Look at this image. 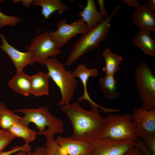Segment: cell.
<instances>
[{
	"label": "cell",
	"instance_id": "obj_1",
	"mask_svg": "<svg viewBox=\"0 0 155 155\" xmlns=\"http://www.w3.org/2000/svg\"><path fill=\"white\" fill-rule=\"evenodd\" d=\"M87 111L82 108L79 102L60 106V109L70 120L72 126V138L91 143L100 137L107 125L106 118L99 113L98 107L92 106Z\"/></svg>",
	"mask_w": 155,
	"mask_h": 155
},
{
	"label": "cell",
	"instance_id": "obj_2",
	"mask_svg": "<svg viewBox=\"0 0 155 155\" xmlns=\"http://www.w3.org/2000/svg\"><path fill=\"white\" fill-rule=\"evenodd\" d=\"M119 9L117 6L108 16L82 36L75 43L66 62L72 65L80 57L97 48L108 36L110 31V21Z\"/></svg>",
	"mask_w": 155,
	"mask_h": 155
},
{
	"label": "cell",
	"instance_id": "obj_3",
	"mask_svg": "<svg viewBox=\"0 0 155 155\" xmlns=\"http://www.w3.org/2000/svg\"><path fill=\"white\" fill-rule=\"evenodd\" d=\"M14 111L24 114V116L22 117V122L25 125L28 127L30 123L35 124L39 130L37 134L44 135L46 142L54 140L55 134H61L64 132L63 122L52 115L46 106L36 108L17 109Z\"/></svg>",
	"mask_w": 155,
	"mask_h": 155
},
{
	"label": "cell",
	"instance_id": "obj_4",
	"mask_svg": "<svg viewBox=\"0 0 155 155\" xmlns=\"http://www.w3.org/2000/svg\"><path fill=\"white\" fill-rule=\"evenodd\" d=\"M48 73L59 88L61 98L58 104L60 106L70 103L78 86L76 78L72 72L67 70L64 65L57 59L51 58L44 62Z\"/></svg>",
	"mask_w": 155,
	"mask_h": 155
},
{
	"label": "cell",
	"instance_id": "obj_5",
	"mask_svg": "<svg viewBox=\"0 0 155 155\" xmlns=\"http://www.w3.org/2000/svg\"><path fill=\"white\" fill-rule=\"evenodd\" d=\"M106 119V128L99 138L136 142L139 140L135 125L129 114L109 115Z\"/></svg>",
	"mask_w": 155,
	"mask_h": 155
},
{
	"label": "cell",
	"instance_id": "obj_6",
	"mask_svg": "<svg viewBox=\"0 0 155 155\" xmlns=\"http://www.w3.org/2000/svg\"><path fill=\"white\" fill-rule=\"evenodd\" d=\"M135 80L142 106L148 110H155V76L145 61L136 67Z\"/></svg>",
	"mask_w": 155,
	"mask_h": 155
},
{
	"label": "cell",
	"instance_id": "obj_7",
	"mask_svg": "<svg viewBox=\"0 0 155 155\" xmlns=\"http://www.w3.org/2000/svg\"><path fill=\"white\" fill-rule=\"evenodd\" d=\"M26 49L32 54L34 62L43 65L47 59L55 57L62 52L45 29L36 37Z\"/></svg>",
	"mask_w": 155,
	"mask_h": 155
},
{
	"label": "cell",
	"instance_id": "obj_8",
	"mask_svg": "<svg viewBox=\"0 0 155 155\" xmlns=\"http://www.w3.org/2000/svg\"><path fill=\"white\" fill-rule=\"evenodd\" d=\"M57 26L56 30L50 31L49 33L52 40L60 48L77 35L89 30L85 22L80 18L70 23H67L66 19L63 18L57 22Z\"/></svg>",
	"mask_w": 155,
	"mask_h": 155
},
{
	"label": "cell",
	"instance_id": "obj_9",
	"mask_svg": "<svg viewBox=\"0 0 155 155\" xmlns=\"http://www.w3.org/2000/svg\"><path fill=\"white\" fill-rule=\"evenodd\" d=\"M136 142L133 141L99 138L90 143V153L92 155H123L135 147Z\"/></svg>",
	"mask_w": 155,
	"mask_h": 155
},
{
	"label": "cell",
	"instance_id": "obj_10",
	"mask_svg": "<svg viewBox=\"0 0 155 155\" xmlns=\"http://www.w3.org/2000/svg\"><path fill=\"white\" fill-rule=\"evenodd\" d=\"M131 116L139 138L155 134V110H148L140 106L133 109Z\"/></svg>",
	"mask_w": 155,
	"mask_h": 155
},
{
	"label": "cell",
	"instance_id": "obj_11",
	"mask_svg": "<svg viewBox=\"0 0 155 155\" xmlns=\"http://www.w3.org/2000/svg\"><path fill=\"white\" fill-rule=\"evenodd\" d=\"M2 44L0 48L3 50L11 60L15 67L17 73L22 72L23 69L28 65L34 62L32 54L28 51L21 52L9 44L3 35L0 33Z\"/></svg>",
	"mask_w": 155,
	"mask_h": 155
},
{
	"label": "cell",
	"instance_id": "obj_12",
	"mask_svg": "<svg viewBox=\"0 0 155 155\" xmlns=\"http://www.w3.org/2000/svg\"><path fill=\"white\" fill-rule=\"evenodd\" d=\"M131 21L140 30L155 32V13L146 4H140L135 8L132 14Z\"/></svg>",
	"mask_w": 155,
	"mask_h": 155
},
{
	"label": "cell",
	"instance_id": "obj_13",
	"mask_svg": "<svg viewBox=\"0 0 155 155\" xmlns=\"http://www.w3.org/2000/svg\"><path fill=\"white\" fill-rule=\"evenodd\" d=\"M55 140L68 155H87L90 153V143L74 140L71 137L61 136Z\"/></svg>",
	"mask_w": 155,
	"mask_h": 155
},
{
	"label": "cell",
	"instance_id": "obj_14",
	"mask_svg": "<svg viewBox=\"0 0 155 155\" xmlns=\"http://www.w3.org/2000/svg\"><path fill=\"white\" fill-rule=\"evenodd\" d=\"M72 72L76 78L80 79L84 88L83 93L79 98V101L81 102L86 100L90 103L91 106H97L98 104L91 99L88 94L87 84L90 77H96L98 75V70L95 68H88L85 64L82 63L79 65Z\"/></svg>",
	"mask_w": 155,
	"mask_h": 155
},
{
	"label": "cell",
	"instance_id": "obj_15",
	"mask_svg": "<svg viewBox=\"0 0 155 155\" xmlns=\"http://www.w3.org/2000/svg\"><path fill=\"white\" fill-rule=\"evenodd\" d=\"M86 3V6L83 10L78 13V15L85 22L88 29L89 30L104 19L97 11L94 0H87Z\"/></svg>",
	"mask_w": 155,
	"mask_h": 155
},
{
	"label": "cell",
	"instance_id": "obj_16",
	"mask_svg": "<svg viewBox=\"0 0 155 155\" xmlns=\"http://www.w3.org/2000/svg\"><path fill=\"white\" fill-rule=\"evenodd\" d=\"M8 84L15 92L22 95L27 96L31 94V76L23 71L16 73Z\"/></svg>",
	"mask_w": 155,
	"mask_h": 155
},
{
	"label": "cell",
	"instance_id": "obj_17",
	"mask_svg": "<svg viewBox=\"0 0 155 155\" xmlns=\"http://www.w3.org/2000/svg\"><path fill=\"white\" fill-rule=\"evenodd\" d=\"M150 33L148 31L140 30L135 34L132 42L146 55L155 57V41Z\"/></svg>",
	"mask_w": 155,
	"mask_h": 155
},
{
	"label": "cell",
	"instance_id": "obj_18",
	"mask_svg": "<svg viewBox=\"0 0 155 155\" xmlns=\"http://www.w3.org/2000/svg\"><path fill=\"white\" fill-rule=\"evenodd\" d=\"M32 4L42 7L41 13L45 19L48 18L55 11L61 13L67 11L69 9L68 6L60 0H33Z\"/></svg>",
	"mask_w": 155,
	"mask_h": 155
},
{
	"label": "cell",
	"instance_id": "obj_19",
	"mask_svg": "<svg viewBox=\"0 0 155 155\" xmlns=\"http://www.w3.org/2000/svg\"><path fill=\"white\" fill-rule=\"evenodd\" d=\"M49 78L48 73L40 71L31 76V94L36 96L48 95Z\"/></svg>",
	"mask_w": 155,
	"mask_h": 155
},
{
	"label": "cell",
	"instance_id": "obj_20",
	"mask_svg": "<svg viewBox=\"0 0 155 155\" xmlns=\"http://www.w3.org/2000/svg\"><path fill=\"white\" fill-rule=\"evenodd\" d=\"M102 55L105 62L102 71L105 72L106 75H114L120 69L119 64L122 61V57L112 52L108 48L103 51Z\"/></svg>",
	"mask_w": 155,
	"mask_h": 155
},
{
	"label": "cell",
	"instance_id": "obj_21",
	"mask_svg": "<svg viewBox=\"0 0 155 155\" xmlns=\"http://www.w3.org/2000/svg\"><path fill=\"white\" fill-rule=\"evenodd\" d=\"M99 85L101 92L107 99L113 100L119 96L120 93L117 88L114 75H105L100 78Z\"/></svg>",
	"mask_w": 155,
	"mask_h": 155
},
{
	"label": "cell",
	"instance_id": "obj_22",
	"mask_svg": "<svg viewBox=\"0 0 155 155\" xmlns=\"http://www.w3.org/2000/svg\"><path fill=\"white\" fill-rule=\"evenodd\" d=\"M8 130L16 137L22 138L25 143L28 144L33 141L37 134V132L25 125L22 122L14 124Z\"/></svg>",
	"mask_w": 155,
	"mask_h": 155
},
{
	"label": "cell",
	"instance_id": "obj_23",
	"mask_svg": "<svg viewBox=\"0 0 155 155\" xmlns=\"http://www.w3.org/2000/svg\"><path fill=\"white\" fill-rule=\"evenodd\" d=\"M22 122V117L18 116L12 111L8 109L3 112L0 121L1 129L8 130L13 125Z\"/></svg>",
	"mask_w": 155,
	"mask_h": 155
},
{
	"label": "cell",
	"instance_id": "obj_24",
	"mask_svg": "<svg viewBox=\"0 0 155 155\" xmlns=\"http://www.w3.org/2000/svg\"><path fill=\"white\" fill-rule=\"evenodd\" d=\"M44 148L46 155H68L55 140L46 142Z\"/></svg>",
	"mask_w": 155,
	"mask_h": 155
},
{
	"label": "cell",
	"instance_id": "obj_25",
	"mask_svg": "<svg viewBox=\"0 0 155 155\" xmlns=\"http://www.w3.org/2000/svg\"><path fill=\"white\" fill-rule=\"evenodd\" d=\"M16 137L8 130L0 128V152L3 151Z\"/></svg>",
	"mask_w": 155,
	"mask_h": 155
},
{
	"label": "cell",
	"instance_id": "obj_26",
	"mask_svg": "<svg viewBox=\"0 0 155 155\" xmlns=\"http://www.w3.org/2000/svg\"><path fill=\"white\" fill-rule=\"evenodd\" d=\"M22 21L20 18L7 15L0 11V28L7 25L14 27Z\"/></svg>",
	"mask_w": 155,
	"mask_h": 155
},
{
	"label": "cell",
	"instance_id": "obj_27",
	"mask_svg": "<svg viewBox=\"0 0 155 155\" xmlns=\"http://www.w3.org/2000/svg\"><path fill=\"white\" fill-rule=\"evenodd\" d=\"M142 139L144 144L153 155H155V134L148 135Z\"/></svg>",
	"mask_w": 155,
	"mask_h": 155
},
{
	"label": "cell",
	"instance_id": "obj_28",
	"mask_svg": "<svg viewBox=\"0 0 155 155\" xmlns=\"http://www.w3.org/2000/svg\"><path fill=\"white\" fill-rule=\"evenodd\" d=\"M30 145L29 144L25 143L22 146L19 145L13 147L11 149L8 151H1L0 155H11L20 151L23 150L28 152L30 151Z\"/></svg>",
	"mask_w": 155,
	"mask_h": 155
},
{
	"label": "cell",
	"instance_id": "obj_29",
	"mask_svg": "<svg viewBox=\"0 0 155 155\" xmlns=\"http://www.w3.org/2000/svg\"><path fill=\"white\" fill-rule=\"evenodd\" d=\"M97 2L99 6V12L102 17L104 19H106L108 16V13L105 9L104 2L103 0H98Z\"/></svg>",
	"mask_w": 155,
	"mask_h": 155
},
{
	"label": "cell",
	"instance_id": "obj_30",
	"mask_svg": "<svg viewBox=\"0 0 155 155\" xmlns=\"http://www.w3.org/2000/svg\"><path fill=\"white\" fill-rule=\"evenodd\" d=\"M136 146L140 149L145 155H153L142 140H140L137 142Z\"/></svg>",
	"mask_w": 155,
	"mask_h": 155
},
{
	"label": "cell",
	"instance_id": "obj_31",
	"mask_svg": "<svg viewBox=\"0 0 155 155\" xmlns=\"http://www.w3.org/2000/svg\"><path fill=\"white\" fill-rule=\"evenodd\" d=\"M123 155H145L143 152L136 146L130 149Z\"/></svg>",
	"mask_w": 155,
	"mask_h": 155
},
{
	"label": "cell",
	"instance_id": "obj_32",
	"mask_svg": "<svg viewBox=\"0 0 155 155\" xmlns=\"http://www.w3.org/2000/svg\"><path fill=\"white\" fill-rule=\"evenodd\" d=\"M27 155H46L44 147H37L33 152H27Z\"/></svg>",
	"mask_w": 155,
	"mask_h": 155
},
{
	"label": "cell",
	"instance_id": "obj_33",
	"mask_svg": "<svg viewBox=\"0 0 155 155\" xmlns=\"http://www.w3.org/2000/svg\"><path fill=\"white\" fill-rule=\"evenodd\" d=\"M122 1L126 5L130 7H134L135 8L140 5V1L138 0H123Z\"/></svg>",
	"mask_w": 155,
	"mask_h": 155
},
{
	"label": "cell",
	"instance_id": "obj_34",
	"mask_svg": "<svg viewBox=\"0 0 155 155\" xmlns=\"http://www.w3.org/2000/svg\"><path fill=\"white\" fill-rule=\"evenodd\" d=\"M146 4L148 7L151 11L155 12V0H147Z\"/></svg>",
	"mask_w": 155,
	"mask_h": 155
},
{
	"label": "cell",
	"instance_id": "obj_35",
	"mask_svg": "<svg viewBox=\"0 0 155 155\" xmlns=\"http://www.w3.org/2000/svg\"><path fill=\"white\" fill-rule=\"evenodd\" d=\"M7 109V107L3 103L0 102V121L3 112Z\"/></svg>",
	"mask_w": 155,
	"mask_h": 155
},
{
	"label": "cell",
	"instance_id": "obj_36",
	"mask_svg": "<svg viewBox=\"0 0 155 155\" xmlns=\"http://www.w3.org/2000/svg\"><path fill=\"white\" fill-rule=\"evenodd\" d=\"M21 1L24 6L29 7L32 4V0H22Z\"/></svg>",
	"mask_w": 155,
	"mask_h": 155
},
{
	"label": "cell",
	"instance_id": "obj_37",
	"mask_svg": "<svg viewBox=\"0 0 155 155\" xmlns=\"http://www.w3.org/2000/svg\"><path fill=\"white\" fill-rule=\"evenodd\" d=\"M14 155H27V152L21 150L16 153Z\"/></svg>",
	"mask_w": 155,
	"mask_h": 155
},
{
	"label": "cell",
	"instance_id": "obj_38",
	"mask_svg": "<svg viewBox=\"0 0 155 155\" xmlns=\"http://www.w3.org/2000/svg\"><path fill=\"white\" fill-rule=\"evenodd\" d=\"M87 155H92V154H91L90 153V154H88Z\"/></svg>",
	"mask_w": 155,
	"mask_h": 155
}]
</instances>
